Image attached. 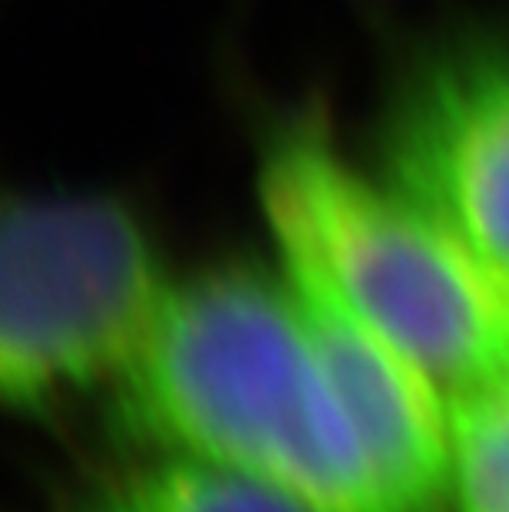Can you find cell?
<instances>
[{"label": "cell", "mask_w": 509, "mask_h": 512, "mask_svg": "<svg viewBox=\"0 0 509 512\" xmlns=\"http://www.w3.org/2000/svg\"><path fill=\"white\" fill-rule=\"evenodd\" d=\"M113 397L146 450L222 463L311 512H407L324 377L281 271L176 281Z\"/></svg>", "instance_id": "cell-1"}, {"label": "cell", "mask_w": 509, "mask_h": 512, "mask_svg": "<svg viewBox=\"0 0 509 512\" xmlns=\"http://www.w3.org/2000/svg\"><path fill=\"white\" fill-rule=\"evenodd\" d=\"M275 242L298 245L450 397L509 387V291L447 225L321 129H291L262 169Z\"/></svg>", "instance_id": "cell-2"}, {"label": "cell", "mask_w": 509, "mask_h": 512, "mask_svg": "<svg viewBox=\"0 0 509 512\" xmlns=\"http://www.w3.org/2000/svg\"><path fill=\"white\" fill-rule=\"evenodd\" d=\"M172 281L143 222L106 195L10 199L0 228V397L20 417L129 374Z\"/></svg>", "instance_id": "cell-3"}, {"label": "cell", "mask_w": 509, "mask_h": 512, "mask_svg": "<svg viewBox=\"0 0 509 512\" xmlns=\"http://www.w3.org/2000/svg\"><path fill=\"white\" fill-rule=\"evenodd\" d=\"M381 159L384 179L509 291V43L447 50L410 76Z\"/></svg>", "instance_id": "cell-4"}, {"label": "cell", "mask_w": 509, "mask_h": 512, "mask_svg": "<svg viewBox=\"0 0 509 512\" xmlns=\"http://www.w3.org/2000/svg\"><path fill=\"white\" fill-rule=\"evenodd\" d=\"M275 252L324 377L400 506L457 512L450 394L308 252L288 242H275Z\"/></svg>", "instance_id": "cell-5"}, {"label": "cell", "mask_w": 509, "mask_h": 512, "mask_svg": "<svg viewBox=\"0 0 509 512\" xmlns=\"http://www.w3.org/2000/svg\"><path fill=\"white\" fill-rule=\"evenodd\" d=\"M77 512H311L255 476L182 453H156L106 476Z\"/></svg>", "instance_id": "cell-6"}, {"label": "cell", "mask_w": 509, "mask_h": 512, "mask_svg": "<svg viewBox=\"0 0 509 512\" xmlns=\"http://www.w3.org/2000/svg\"><path fill=\"white\" fill-rule=\"evenodd\" d=\"M457 512H509V387L450 397Z\"/></svg>", "instance_id": "cell-7"}]
</instances>
